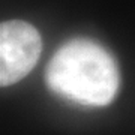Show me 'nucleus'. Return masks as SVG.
Returning <instances> with one entry per match:
<instances>
[{
  "instance_id": "obj_1",
  "label": "nucleus",
  "mask_w": 135,
  "mask_h": 135,
  "mask_svg": "<svg viewBox=\"0 0 135 135\" xmlns=\"http://www.w3.org/2000/svg\"><path fill=\"white\" fill-rule=\"evenodd\" d=\"M54 95L86 107H105L114 101L120 74L114 57L90 39H71L54 53L45 71Z\"/></svg>"
},
{
  "instance_id": "obj_2",
  "label": "nucleus",
  "mask_w": 135,
  "mask_h": 135,
  "mask_svg": "<svg viewBox=\"0 0 135 135\" xmlns=\"http://www.w3.org/2000/svg\"><path fill=\"white\" fill-rule=\"evenodd\" d=\"M42 51L41 35L32 24L21 20L0 26V84L12 86L35 68Z\"/></svg>"
}]
</instances>
